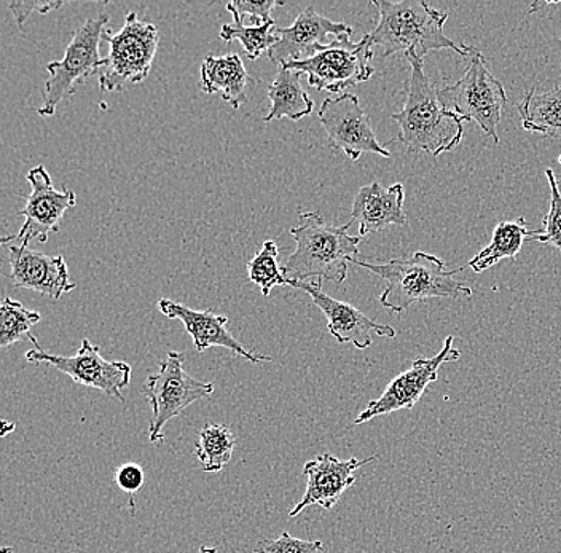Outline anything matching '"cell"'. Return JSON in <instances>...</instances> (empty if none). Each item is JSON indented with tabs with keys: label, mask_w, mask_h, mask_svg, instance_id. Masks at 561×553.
Instances as JSON below:
<instances>
[{
	"label": "cell",
	"mask_w": 561,
	"mask_h": 553,
	"mask_svg": "<svg viewBox=\"0 0 561 553\" xmlns=\"http://www.w3.org/2000/svg\"><path fill=\"white\" fill-rule=\"evenodd\" d=\"M546 177L550 185V208L549 212L543 216L542 232H535L531 241L547 244V246L556 247L561 254V194L559 182H557L556 173L550 168L546 170Z\"/></svg>",
	"instance_id": "obj_28"
},
{
	"label": "cell",
	"mask_w": 561,
	"mask_h": 553,
	"mask_svg": "<svg viewBox=\"0 0 561 553\" xmlns=\"http://www.w3.org/2000/svg\"><path fill=\"white\" fill-rule=\"evenodd\" d=\"M412 65L405 104L391 118L399 126L398 141L407 152H426L438 157L451 152L465 136L461 117L447 111L438 100L437 90L427 79L423 59L405 55Z\"/></svg>",
	"instance_id": "obj_1"
},
{
	"label": "cell",
	"mask_w": 561,
	"mask_h": 553,
	"mask_svg": "<svg viewBox=\"0 0 561 553\" xmlns=\"http://www.w3.org/2000/svg\"><path fill=\"white\" fill-rule=\"evenodd\" d=\"M257 553H321V541H304L284 531L275 541L265 542L254 549Z\"/></svg>",
	"instance_id": "obj_30"
},
{
	"label": "cell",
	"mask_w": 561,
	"mask_h": 553,
	"mask_svg": "<svg viewBox=\"0 0 561 553\" xmlns=\"http://www.w3.org/2000/svg\"><path fill=\"white\" fill-rule=\"evenodd\" d=\"M403 201L405 192L402 184L385 188L380 182L375 181L360 188L351 209V217L359 222V237L383 232L389 226H405Z\"/></svg>",
	"instance_id": "obj_19"
},
{
	"label": "cell",
	"mask_w": 561,
	"mask_h": 553,
	"mask_svg": "<svg viewBox=\"0 0 561 553\" xmlns=\"http://www.w3.org/2000/svg\"><path fill=\"white\" fill-rule=\"evenodd\" d=\"M41 313L26 310L16 300L5 297L0 307V346L9 348L24 338H31V329L41 322Z\"/></svg>",
	"instance_id": "obj_26"
},
{
	"label": "cell",
	"mask_w": 561,
	"mask_h": 553,
	"mask_svg": "<svg viewBox=\"0 0 561 553\" xmlns=\"http://www.w3.org/2000/svg\"><path fill=\"white\" fill-rule=\"evenodd\" d=\"M459 357H461V352L454 348V337L445 338L438 355L415 359L412 369L396 377L386 388L385 393L377 401H371L354 423L363 425L378 416L389 415V413L399 412L402 408L415 407L427 387L437 381L438 369L445 362H456Z\"/></svg>",
	"instance_id": "obj_13"
},
{
	"label": "cell",
	"mask_w": 561,
	"mask_h": 553,
	"mask_svg": "<svg viewBox=\"0 0 561 553\" xmlns=\"http://www.w3.org/2000/svg\"><path fill=\"white\" fill-rule=\"evenodd\" d=\"M27 182L31 184V195L20 212L24 217V223L15 237L3 238V244L18 241L20 246H27L34 240L47 243L50 233L59 232L66 211L77 205L72 191H56L51 176L44 166L33 168L27 173Z\"/></svg>",
	"instance_id": "obj_12"
},
{
	"label": "cell",
	"mask_w": 561,
	"mask_h": 553,
	"mask_svg": "<svg viewBox=\"0 0 561 553\" xmlns=\"http://www.w3.org/2000/svg\"><path fill=\"white\" fill-rule=\"evenodd\" d=\"M237 439L227 426L209 423L199 430L195 454L206 472H220L233 457Z\"/></svg>",
	"instance_id": "obj_24"
},
{
	"label": "cell",
	"mask_w": 561,
	"mask_h": 553,
	"mask_svg": "<svg viewBox=\"0 0 561 553\" xmlns=\"http://www.w3.org/2000/svg\"><path fill=\"white\" fill-rule=\"evenodd\" d=\"M184 362V353H168L167 359L160 364V372L147 377L144 383L142 395H146L152 408L149 439L153 446L164 442L163 428L167 423L178 418L196 401L209 398L214 393V384L188 376Z\"/></svg>",
	"instance_id": "obj_8"
},
{
	"label": "cell",
	"mask_w": 561,
	"mask_h": 553,
	"mask_svg": "<svg viewBox=\"0 0 561 553\" xmlns=\"http://www.w3.org/2000/svg\"><path fill=\"white\" fill-rule=\"evenodd\" d=\"M533 234H535V230H528V223L524 217L497 223L491 243L472 261H469V268L476 273H482L500 264L504 258L517 257L525 241H531Z\"/></svg>",
	"instance_id": "obj_23"
},
{
	"label": "cell",
	"mask_w": 561,
	"mask_h": 553,
	"mask_svg": "<svg viewBox=\"0 0 561 553\" xmlns=\"http://www.w3.org/2000/svg\"><path fill=\"white\" fill-rule=\"evenodd\" d=\"M278 257V244L265 241L261 252L248 264L249 281L261 287L263 297H268L275 286H289V279L279 268Z\"/></svg>",
	"instance_id": "obj_27"
},
{
	"label": "cell",
	"mask_w": 561,
	"mask_h": 553,
	"mask_svg": "<svg viewBox=\"0 0 561 553\" xmlns=\"http://www.w3.org/2000/svg\"><path fill=\"white\" fill-rule=\"evenodd\" d=\"M107 23L108 16L105 13H100L96 19H88L73 34L66 48L65 58L47 65L45 69L48 79L45 80L42 91L44 104L37 111L41 117L55 115L59 104L72 97L80 85H83L91 76H98L103 68L104 58H101L100 45Z\"/></svg>",
	"instance_id": "obj_6"
},
{
	"label": "cell",
	"mask_w": 561,
	"mask_h": 553,
	"mask_svg": "<svg viewBox=\"0 0 561 553\" xmlns=\"http://www.w3.org/2000/svg\"><path fill=\"white\" fill-rule=\"evenodd\" d=\"M254 79L249 76L240 56H206L202 65L199 87L203 93H219L226 103L240 108L248 101V89Z\"/></svg>",
	"instance_id": "obj_20"
},
{
	"label": "cell",
	"mask_w": 561,
	"mask_h": 553,
	"mask_svg": "<svg viewBox=\"0 0 561 553\" xmlns=\"http://www.w3.org/2000/svg\"><path fill=\"white\" fill-rule=\"evenodd\" d=\"M289 286L305 290L311 297L316 307L328 318V329L332 337L342 345H353L357 349H367L374 342V334L378 337H396L394 327L378 324L353 304L332 299L328 293L322 292L321 283L289 279Z\"/></svg>",
	"instance_id": "obj_15"
},
{
	"label": "cell",
	"mask_w": 561,
	"mask_h": 553,
	"mask_svg": "<svg viewBox=\"0 0 561 553\" xmlns=\"http://www.w3.org/2000/svg\"><path fill=\"white\" fill-rule=\"evenodd\" d=\"M462 59L466 62L465 76L454 85L437 90L438 100L462 122H476L497 143V126L507 103L506 90L489 71L482 51L469 47Z\"/></svg>",
	"instance_id": "obj_5"
},
{
	"label": "cell",
	"mask_w": 561,
	"mask_h": 553,
	"mask_svg": "<svg viewBox=\"0 0 561 553\" xmlns=\"http://www.w3.org/2000/svg\"><path fill=\"white\" fill-rule=\"evenodd\" d=\"M34 349L26 353V360L34 364H48L59 372L72 378L76 383L88 388H96L111 398H123V388L128 387L131 381V367L126 362H111L101 356L100 348L83 339L79 353L76 356H58L42 349L37 339L30 338Z\"/></svg>",
	"instance_id": "obj_10"
},
{
	"label": "cell",
	"mask_w": 561,
	"mask_h": 553,
	"mask_svg": "<svg viewBox=\"0 0 561 553\" xmlns=\"http://www.w3.org/2000/svg\"><path fill=\"white\" fill-rule=\"evenodd\" d=\"M115 482L126 495L133 496L144 485V471L139 464L126 463L115 472Z\"/></svg>",
	"instance_id": "obj_31"
},
{
	"label": "cell",
	"mask_w": 561,
	"mask_h": 553,
	"mask_svg": "<svg viewBox=\"0 0 561 553\" xmlns=\"http://www.w3.org/2000/svg\"><path fill=\"white\" fill-rule=\"evenodd\" d=\"M318 117L328 133L329 146L345 153L350 160H359L363 153H377L391 159V153L378 142L356 94L343 93L328 97L319 108Z\"/></svg>",
	"instance_id": "obj_11"
},
{
	"label": "cell",
	"mask_w": 561,
	"mask_h": 553,
	"mask_svg": "<svg viewBox=\"0 0 561 553\" xmlns=\"http://www.w3.org/2000/svg\"><path fill=\"white\" fill-rule=\"evenodd\" d=\"M283 0H263V2H252V0H233L227 3V10L231 15L240 16L241 20L249 19L254 26L270 23L273 9L283 7Z\"/></svg>",
	"instance_id": "obj_29"
},
{
	"label": "cell",
	"mask_w": 561,
	"mask_h": 553,
	"mask_svg": "<svg viewBox=\"0 0 561 553\" xmlns=\"http://www.w3.org/2000/svg\"><path fill=\"white\" fill-rule=\"evenodd\" d=\"M518 114L526 131L538 133L543 138L561 139V87L546 93L529 90L518 104Z\"/></svg>",
	"instance_id": "obj_22"
},
{
	"label": "cell",
	"mask_w": 561,
	"mask_h": 553,
	"mask_svg": "<svg viewBox=\"0 0 561 553\" xmlns=\"http://www.w3.org/2000/svg\"><path fill=\"white\" fill-rule=\"evenodd\" d=\"M10 279L18 289L34 290L53 300L72 292L76 285L70 283L65 257L42 254L27 246H10Z\"/></svg>",
	"instance_id": "obj_17"
},
{
	"label": "cell",
	"mask_w": 561,
	"mask_h": 553,
	"mask_svg": "<svg viewBox=\"0 0 561 553\" xmlns=\"http://www.w3.org/2000/svg\"><path fill=\"white\" fill-rule=\"evenodd\" d=\"M10 10L13 12V16H15L18 26L23 27L24 21L30 19L31 13L38 12L42 15H47L51 10L61 9L62 2H31V0H26V2H10Z\"/></svg>",
	"instance_id": "obj_32"
},
{
	"label": "cell",
	"mask_w": 561,
	"mask_h": 553,
	"mask_svg": "<svg viewBox=\"0 0 561 553\" xmlns=\"http://www.w3.org/2000/svg\"><path fill=\"white\" fill-rule=\"evenodd\" d=\"M199 553H217V549L216 548H205V545H203V548H199Z\"/></svg>",
	"instance_id": "obj_34"
},
{
	"label": "cell",
	"mask_w": 561,
	"mask_h": 553,
	"mask_svg": "<svg viewBox=\"0 0 561 553\" xmlns=\"http://www.w3.org/2000/svg\"><path fill=\"white\" fill-rule=\"evenodd\" d=\"M375 458L377 457L366 458V460L350 458L342 461L331 453H324L308 461L304 465L308 481L307 492L300 503L290 510L289 517L300 516L310 506H321L322 509L331 510L342 498L343 493L356 482L357 469L371 463Z\"/></svg>",
	"instance_id": "obj_16"
},
{
	"label": "cell",
	"mask_w": 561,
	"mask_h": 553,
	"mask_svg": "<svg viewBox=\"0 0 561 553\" xmlns=\"http://www.w3.org/2000/svg\"><path fill=\"white\" fill-rule=\"evenodd\" d=\"M559 163L561 164V155L559 157Z\"/></svg>",
	"instance_id": "obj_36"
},
{
	"label": "cell",
	"mask_w": 561,
	"mask_h": 553,
	"mask_svg": "<svg viewBox=\"0 0 561 553\" xmlns=\"http://www.w3.org/2000/svg\"><path fill=\"white\" fill-rule=\"evenodd\" d=\"M300 223L290 229L297 250L290 255L283 272L287 279L332 281L342 285L348 276L351 258L359 254L363 238L351 237L353 220L342 227L325 222L319 212H301Z\"/></svg>",
	"instance_id": "obj_3"
},
{
	"label": "cell",
	"mask_w": 561,
	"mask_h": 553,
	"mask_svg": "<svg viewBox=\"0 0 561 553\" xmlns=\"http://www.w3.org/2000/svg\"><path fill=\"white\" fill-rule=\"evenodd\" d=\"M15 429V425H10L9 422H2V436H7L9 430Z\"/></svg>",
	"instance_id": "obj_33"
},
{
	"label": "cell",
	"mask_w": 561,
	"mask_h": 553,
	"mask_svg": "<svg viewBox=\"0 0 561 553\" xmlns=\"http://www.w3.org/2000/svg\"><path fill=\"white\" fill-rule=\"evenodd\" d=\"M350 264L359 265L386 281L380 303L394 313H402L413 303L427 299L472 296L471 287L455 279L462 268L447 269L444 261L426 252H416L413 257L394 258L386 264H370L357 257L351 258Z\"/></svg>",
	"instance_id": "obj_4"
},
{
	"label": "cell",
	"mask_w": 561,
	"mask_h": 553,
	"mask_svg": "<svg viewBox=\"0 0 561 553\" xmlns=\"http://www.w3.org/2000/svg\"><path fill=\"white\" fill-rule=\"evenodd\" d=\"M158 310L170 320H179L185 325V331L191 335L193 345H195L198 353L206 352L210 346H220V348H226L233 355L243 357L252 364L270 362L272 360L270 356L257 355V353L245 349L228 331L227 316H220V314L210 310H191L185 304L175 303L170 299H161L158 302Z\"/></svg>",
	"instance_id": "obj_18"
},
{
	"label": "cell",
	"mask_w": 561,
	"mask_h": 553,
	"mask_svg": "<svg viewBox=\"0 0 561 553\" xmlns=\"http://www.w3.org/2000/svg\"><path fill=\"white\" fill-rule=\"evenodd\" d=\"M104 41L108 44V55L98 72L100 90L105 93L125 91L144 82L152 69L160 44L156 24L139 20L136 13L129 12L121 33L105 30Z\"/></svg>",
	"instance_id": "obj_7"
},
{
	"label": "cell",
	"mask_w": 561,
	"mask_h": 553,
	"mask_svg": "<svg viewBox=\"0 0 561 553\" xmlns=\"http://www.w3.org/2000/svg\"><path fill=\"white\" fill-rule=\"evenodd\" d=\"M371 5L378 10V23L368 36L371 44L383 48L385 58L405 54L423 59L437 50H454L461 56L468 51L469 47L445 36L448 13L433 9L424 0H374Z\"/></svg>",
	"instance_id": "obj_2"
},
{
	"label": "cell",
	"mask_w": 561,
	"mask_h": 553,
	"mask_svg": "<svg viewBox=\"0 0 561 553\" xmlns=\"http://www.w3.org/2000/svg\"><path fill=\"white\" fill-rule=\"evenodd\" d=\"M301 76L304 73L293 71V69L279 68L275 82L268 89L272 108L263 122L278 120V118L298 122L311 115L314 103L310 94L301 87Z\"/></svg>",
	"instance_id": "obj_21"
},
{
	"label": "cell",
	"mask_w": 561,
	"mask_h": 553,
	"mask_svg": "<svg viewBox=\"0 0 561 553\" xmlns=\"http://www.w3.org/2000/svg\"><path fill=\"white\" fill-rule=\"evenodd\" d=\"M276 23L262 24V26H244L243 20L240 16L233 15V23L226 24L220 31V38L227 44L238 41L243 45L245 55L251 61L261 58L263 54H268L276 44H278V36H276Z\"/></svg>",
	"instance_id": "obj_25"
},
{
	"label": "cell",
	"mask_w": 561,
	"mask_h": 553,
	"mask_svg": "<svg viewBox=\"0 0 561 553\" xmlns=\"http://www.w3.org/2000/svg\"><path fill=\"white\" fill-rule=\"evenodd\" d=\"M350 37L335 38L331 45L321 48L311 58L287 62L279 68L307 73L310 87L331 93H339L367 82L375 72L371 66L374 44L368 34L357 44L351 42Z\"/></svg>",
	"instance_id": "obj_9"
},
{
	"label": "cell",
	"mask_w": 561,
	"mask_h": 553,
	"mask_svg": "<svg viewBox=\"0 0 561 553\" xmlns=\"http://www.w3.org/2000/svg\"><path fill=\"white\" fill-rule=\"evenodd\" d=\"M0 553H13V551L10 548H3L2 552H0Z\"/></svg>",
	"instance_id": "obj_35"
},
{
	"label": "cell",
	"mask_w": 561,
	"mask_h": 553,
	"mask_svg": "<svg viewBox=\"0 0 561 553\" xmlns=\"http://www.w3.org/2000/svg\"><path fill=\"white\" fill-rule=\"evenodd\" d=\"M354 30L345 23L325 19L316 12L314 7L301 10L293 26L276 27L278 44L268 51L273 65L304 61L331 45L335 38L353 36Z\"/></svg>",
	"instance_id": "obj_14"
}]
</instances>
